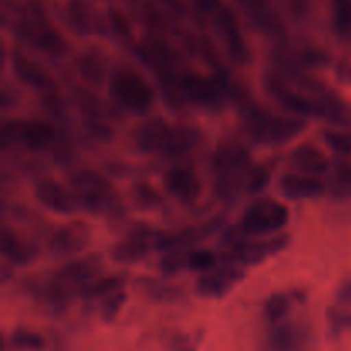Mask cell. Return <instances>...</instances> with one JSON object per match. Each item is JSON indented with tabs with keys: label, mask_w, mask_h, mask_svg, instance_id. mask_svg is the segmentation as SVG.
<instances>
[{
	"label": "cell",
	"mask_w": 351,
	"mask_h": 351,
	"mask_svg": "<svg viewBox=\"0 0 351 351\" xmlns=\"http://www.w3.org/2000/svg\"><path fill=\"white\" fill-rule=\"evenodd\" d=\"M242 112V122L245 132L256 144L263 146H281L297 139L305 129L307 122L298 117H285L271 113L250 101L239 88L233 93Z\"/></svg>",
	"instance_id": "obj_1"
},
{
	"label": "cell",
	"mask_w": 351,
	"mask_h": 351,
	"mask_svg": "<svg viewBox=\"0 0 351 351\" xmlns=\"http://www.w3.org/2000/svg\"><path fill=\"white\" fill-rule=\"evenodd\" d=\"M202 134L191 125H171L161 117L147 119L132 134L134 146L144 154L182 156L201 143Z\"/></svg>",
	"instance_id": "obj_2"
},
{
	"label": "cell",
	"mask_w": 351,
	"mask_h": 351,
	"mask_svg": "<svg viewBox=\"0 0 351 351\" xmlns=\"http://www.w3.org/2000/svg\"><path fill=\"white\" fill-rule=\"evenodd\" d=\"M290 223V209L280 201L263 197L247 206L240 223L225 233V243L242 242L249 239H266L281 232Z\"/></svg>",
	"instance_id": "obj_3"
},
{
	"label": "cell",
	"mask_w": 351,
	"mask_h": 351,
	"mask_svg": "<svg viewBox=\"0 0 351 351\" xmlns=\"http://www.w3.org/2000/svg\"><path fill=\"white\" fill-rule=\"evenodd\" d=\"M252 156L243 144L237 141L221 144L213 158V167L216 171V191L219 197L235 199L247 187V175L250 171Z\"/></svg>",
	"instance_id": "obj_4"
},
{
	"label": "cell",
	"mask_w": 351,
	"mask_h": 351,
	"mask_svg": "<svg viewBox=\"0 0 351 351\" xmlns=\"http://www.w3.org/2000/svg\"><path fill=\"white\" fill-rule=\"evenodd\" d=\"M110 72V95L117 105L134 115H146L156 98L147 79L129 65H120Z\"/></svg>",
	"instance_id": "obj_5"
},
{
	"label": "cell",
	"mask_w": 351,
	"mask_h": 351,
	"mask_svg": "<svg viewBox=\"0 0 351 351\" xmlns=\"http://www.w3.org/2000/svg\"><path fill=\"white\" fill-rule=\"evenodd\" d=\"M290 242V235H285V233L267 237V239L242 240V242L226 247V250L219 254V259H221V264H233V266L240 267L257 266L288 249Z\"/></svg>",
	"instance_id": "obj_6"
},
{
	"label": "cell",
	"mask_w": 351,
	"mask_h": 351,
	"mask_svg": "<svg viewBox=\"0 0 351 351\" xmlns=\"http://www.w3.org/2000/svg\"><path fill=\"white\" fill-rule=\"evenodd\" d=\"M182 98L204 110H219L232 95V86L221 77H208L197 72H185L178 77Z\"/></svg>",
	"instance_id": "obj_7"
},
{
	"label": "cell",
	"mask_w": 351,
	"mask_h": 351,
	"mask_svg": "<svg viewBox=\"0 0 351 351\" xmlns=\"http://www.w3.org/2000/svg\"><path fill=\"white\" fill-rule=\"evenodd\" d=\"M2 137L3 146L10 141L29 151H47L58 143L57 129L43 120H7L2 127Z\"/></svg>",
	"instance_id": "obj_8"
},
{
	"label": "cell",
	"mask_w": 351,
	"mask_h": 351,
	"mask_svg": "<svg viewBox=\"0 0 351 351\" xmlns=\"http://www.w3.org/2000/svg\"><path fill=\"white\" fill-rule=\"evenodd\" d=\"M223 225H225V219H223L221 216H215V218H209L206 219V221L197 223V225L187 226V228L178 230V232H165L163 237L160 239V242L156 243V250L170 252V250L195 249L194 245H197V243L204 242L209 237L221 232Z\"/></svg>",
	"instance_id": "obj_9"
},
{
	"label": "cell",
	"mask_w": 351,
	"mask_h": 351,
	"mask_svg": "<svg viewBox=\"0 0 351 351\" xmlns=\"http://www.w3.org/2000/svg\"><path fill=\"white\" fill-rule=\"evenodd\" d=\"M91 226L82 219H72L51 232L48 249L60 257H71L81 254L91 243Z\"/></svg>",
	"instance_id": "obj_10"
},
{
	"label": "cell",
	"mask_w": 351,
	"mask_h": 351,
	"mask_svg": "<svg viewBox=\"0 0 351 351\" xmlns=\"http://www.w3.org/2000/svg\"><path fill=\"white\" fill-rule=\"evenodd\" d=\"M245 267L219 264L216 269L201 274L195 281V293L202 298H221L245 278Z\"/></svg>",
	"instance_id": "obj_11"
},
{
	"label": "cell",
	"mask_w": 351,
	"mask_h": 351,
	"mask_svg": "<svg viewBox=\"0 0 351 351\" xmlns=\"http://www.w3.org/2000/svg\"><path fill=\"white\" fill-rule=\"evenodd\" d=\"M34 197L43 208H47L51 213H57V215L69 216L82 209L81 201H79L75 192L69 191L67 187H64L58 182L50 180V178H43V180L38 182L36 187H34Z\"/></svg>",
	"instance_id": "obj_12"
},
{
	"label": "cell",
	"mask_w": 351,
	"mask_h": 351,
	"mask_svg": "<svg viewBox=\"0 0 351 351\" xmlns=\"http://www.w3.org/2000/svg\"><path fill=\"white\" fill-rule=\"evenodd\" d=\"M312 332L307 324L297 321H283L271 326L267 336V351H308Z\"/></svg>",
	"instance_id": "obj_13"
},
{
	"label": "cell",
	"mask_w": 351,
	"mask_h": 351,
	"mask_svg": "<svg viewBox=\"0 0 351 351\" xmlns=\"http://www.w3.org/2000/svg\"><path fill=\"white\" fill-rule=\"evenodd\" d=\"M103 271H105V259H103L101 254H89V256L81 257V259L69 261L64 266L58 267L51 276L71 285L72 288H82L98 280Z\"/></svg>",
	"instance_id": "obj_14"
},
{
	"label": "cell",
	"mask_w": 351,
	"mask_h": 351,
	"mask_svg": "<svg viewBox=\"0 0 351 351\" xmlns=\"http://www.w3.org/2000/svg\"><path fill=\"white\" fill-rule=\"evenodd\" d=\"M163 185L165 191L182 204H194L202 195L201 180L191 168H168L163 173Z\"/></svg>",
	"instance_id": "obj_15"
},
{
	"label": "cell",
	"mask_w": 351,
	"mask_h": 351,
	"mask_svg": "<svg viewBox=\"0 0 351 351\" xmlns=\"http://www.w3.org/2000/svg\"><path fill=\"white\" fill-rule=\"evenodd\" d=\"M12 72L21 82L36 89V91L45 93V95L57 91V82L51 77L50 72L45 71L36 60L26 57L21 51L12 53Z\"/></svg>",
	"instance_id": "obj_16"
},
{
	"label": "cell",
	"mask_w": 351,
	"mask_h": 351,
	"mask_svg": "<svg viewBox=\"0 0 351 351\" xmlns=\"http://www.w3.org/2000/svg\"><path fill=\"white\" fill-rule=\"evenodd\" d=\"M280 192L290 201L317 199L328 194V184L315 175L287 173L280 178Z\"/></svg>",
	"instance_id": "obj_17"
},
{
	"label": "cell",
	"mask_w": 351,
	"mask_h": 351,
	"mask_svg": "<svg viewBox=\"0 0 351 351\" xmlns=\"http://www.w3.org/2000/svg\"><path fill=\"white\" fill-rule=\"evenodd\" d=\"M0 250L3 259L9 261L12 266H27L38 257V249L31 242L19 235L16 230L3 225L0 233Z\"/></svg>",
	"instance_id": "obj_18"
},
{
	"label": "cell",
	"mask_w": 351,
	"mask_h": 351,
	"mask_svg": "<svg viewBox=\"0 0 351 351\" xmlns=\"http://www.w3.org/2000/svg\"><path fill=\"white\" fill-rule=\"evenodd\" d=\"M136 290L139 291L144 300L151 302V304H180L187 298L184 288L168 283L165 280H156V278H137Z\"/></svg>",
	"instance_id": "obj_19"
},
{
	"label": "cell",
	"mask_w": 351,
	"mask_h": 351,
	"mask_svg": "<svg viewBox=\"0 0 351 351\" xmlns=\"http://www.w3.org/2000/svg\"><path fill=\"white\" fill-rule=\"evenodd\" d=\"M72 287L57 280V278H48V280L40 281V283L31 285V293L40 302L43 307L50 308L51 312H62L67 308L71 302Z\"/></svg>",
	"instance_id": "obj_20"
},
{
	"label": "cell",
	"mask_w": 351,
	"mask_h": 351,
	"mask_svg": "<svg viewBox=\"0 0 351 351\" xmlns=\"http://www.w3.org/2000/svg\"><path fill=\"white\" fill-rule=\"evenodd\" d=\"M288 161L297 170V173L319 177V175H324L331 170V161L326 156L324 151L312 146V144H300V146L295 147L290 153Z\"/></svg>",
	"instance_id": "obj_21"
},
{
	"label": "cell",
	"mask_w": 351,
	"mask_h": 351,
	"mask_svg": "<svg viewBox=\"0 0 351 351\" xmlns=\"http://www.w3.org/2000/svg\"><path fill=\"white\" fill-rule=\"evenodd\" d=\"M24 36L29 38L34 48L50 55V57H62L69 50L64 36L57 29L47 26V24H26L24 26Z\"/></svg>",
	"instance_id": "obj_22"
},
{
	"label": "cell",
	"mask_w": 351,
	"mask_h": 351,
	"mask_svg": "<svg viewBox=\"0 0 351 351\" xmlns=\"http://www.w3.org/2000/svg\"><path fill=\"white\" fill-rule=\"evenodd\" d=\"M69 180H71V187L74 189L79 199L98 197V195L117 192L112 182L96 170H79L72 173Z\"/></svg>",
	"instance_id": "obj_23"
},
{
	"label": "cell",
	"mask_w": 351,
	"mask_h": 351,
	"mask_svg": "<svg viewBox=\"0 0 351 351\" xmlns=\"http://www.w3.org/2000/svg\"><path fill=\"white\" fill-rule=\"evenodd\" d=\"M153 250H156V243L151 240L139 239V237H125L110 249V257L123 266H132V264L146 259Z\"/></svg>",
	"instance_id": "obj_24"
},
{
	"label": "cell",
	"mask_w": 351,
	"mask_h": 351,
	"mask_svg": "<svg viewBox=\"0 0 351 351\" xmlns=\"http://www.w3.org/2000/svg\"><path fill=\"white\" fill-rule=\"evenodd\" d=\"M307 300V291L295 288L290 291H276L264 302V317L271 326L280 324L287 319L288 312L295 304H304Z\"/></svg>",
	"instance_id": "obj_25"
},
{
	"label": "cell",
	"mask_w": 351,
	"mask_h": 351,
	"mask_svg": "<svg viewBox=\"0 0 351 351\" xmlns=\"http://www.w3.org/2000/svg\"><path fill=\"white\" fill-rule=\"evenodd\" d=\"M322 120L341 129L351 127V103L329 89L322 96Z\"/></svg>",
	"instance_id": "obj_26"
},
{
	"label": "cell",
	"mask_w": 351,
	"mask_h": 351,
	"mask_svg": "<svg viewBox=\"0 0 351 351\" xmlns=\"http://www.w3.org/2000/svg\"><path fill=\"white\" fill-rule=\"evenodd\" d=\"M218 23L223 31V36H225L230 57H232L237 64H245L247 58H249V51H247L245 43H243L242 34H240L239 26H237L235 17H233L228 10H221L218 17Z\"/></svg>",
	"instance_id": "obj_27"
},
{
	"label": "cell",
	"mask_w": 351,
	"mask_h": 351,
	"mask_svg": "<svg viewBox=\"0 0 351 351\" xmlns=\"http://www.w3.org/2000/svg\"><path fill=\"white\" fill-rule=\"evenodd\" d=\"M125 274H110V276H99L93 283L86 285L81 288V295L86 300H105L110 295L117 293L125 285Z\"/></svg>",
	"instance_id": "obj_28"
},
{
	"label": "cell",
	"mask_w": 351,
	"mask_h": 351,
	"mask_svg": "<svg viewBox=\"0 0 351 351\" xmlns=\"http://www.w3.org/2000/svg\"><path fill=\"white\" fill-rule=\"evenodd\" d=\"M75 67H77L79 74L84 81L91 82V84L101 86L103 82L108 81L110 74L108 69H106L105 60H103L99 55L96 53H84L77 58L75 62Z\"/></svg>",
	"instance_id": "obj_29"
},
{
	"label": "cell",
	"mask_w": 351,
	"mask_h": 351,
	"mask_svg": "<svg viewBox=\"0 0 351 351\" xmlns=\"http://www.w3.org/2000/svg\"><path fill=\"white\" fill-rule=\"evenodd\" d=\"M328 194L338 201L351 197V165L339 163L332 168L328 182Z\"/></svg>",
	"instance_id": "obj_30"
},
{
	"label": "cell",
	"mask_w": 351,
	"mask_h": 351,
	"mask_svg": "<svg viewBox=\"0 0 351 351\" xmlns=\"http://www.w3.org/2000/svg\"><path fill=\"white\" fill-rule=\"evenodd\" d=\"M130 197L141 209H158L163 206V195L146 182H137L130 189Z\"/></svg>",
	"instance_id": "obj_31"
},
{
	"label": "cell",
	"mask_w": 351,
	"mask_h": 351,
	"mask_svg": "<svg viewBox=\"0 0 351 351\" xmlns=\"http://www.w3.org/2000/svg\"><path fill=\"white\" fill-rule=\"evenodd\" d=\"M10 346L17 351H41L47 346L43 336L26 328L14 329L9 338Z\"/></svg>",
	"instance_id": "obj_32"
},
{
	"label": "cell",
	"mask_w": 351,
	"mask_h": 351,
	"mask_svg": "<svg viewBox=\"0 0 351 351\" xmlns=\"http://www.w3.org/2000/svg\"><path fill=\"white\" fill-rule=\"evenodd\" d=\"M189 250H170L165 252L163 257L158 263V269L165 278H173L180 274L182 271L189 269Z\"/></svg>",
	"instance_id": "obj_33"
},
{
	"label": "cell",
	"mask_w": 351,
	"mask_h": 351,
	"mask_svg": "<svg viewBox=\"0 0 351 351\" xmlns=\"http://www.w3.org/2000/svg\"><path fill=\"white\" fill-rule=\"evenodd\" d=\"M221 264L219 254L209 249H191L189 250V271L209 273Z\"/></svg>",
	"instance_id": "obj_34"
},
{
	"label": "cell",
	"mask_w": 351,
	"mask_h": 351,
	"mask_svg": "<svg viewBox=\"0 0 351 351\" xmlns=\"http://www.w3.org/2000/svg\"><path fill=\"white\" fill-rule=\"evenodd\" d=\"M202 332H182L171 331L165 338L167 351H197Z\"/></svg>",
	"instance_id": "obj_35"
},
{
	"label": "cell",
	"mask_w": 351,
	"mask_h": 351,
	"mask_svg": "<svg viewBox=\"0 0 351 351\" xmlns=\"http://www.w3.org/2000/svg\"><path fill=\"white\" fill-rule=\"evenodd\" d=\"M322 139L338 156H351V134L346 130H324Z\"/></svg>",
	"instance_id": "obj_36"
},
{
	"label": "cell",
	"mask_w": 351,
	"mask_h": 351,
	"mask_svg": "<svg viewBox=\"0 0 351 351\" xmlns=\"http://www.w3.org/2000/svg\"><path fill=\"white\" fill-rule=\"evenodd\" d=\"M271 168L266 165H257V167L250 168L249 175H247V191L250 194H259L264 189L269 185L271 182Z\"/></svg>",
	"instance_id": "obj_37"
},
{
	"label": "cell",
	"mask_w": 351,
	"mask_h": 351,
	"mask_svg": "<svg viewBox=\"0 0 351 351\" xmlns=\"http://www.w3.org/2000/svg\"><path fill=\"white\" fill-rule=\"evenodd\" d=\"M127 302V293L123 290L117 291V293L110 295V297H106L105 300H101V308H99V312H101V319L105 322H113L117 317H119L120 311H122V307L125 305Z\"/></svg>",
	"instance_id": "obj_38"
},
{
	"label": "cell",
	"mask_w": 351,
	"mask_h": 351,
	"mask_svg": "<svg viewBox=\"0 0 351 351\" xmlns=\"http://www.w3.org/2000/svg\"><path fill=\"white\" fill-rule=\"evenodd\" d=\"M71 17L74 21L75 27H79L82 33H91V31H95L88 5L84 2H81V0H75V2L71 3Z\"/></svg>",
	"instance_id": "obj_39"
},
{
	"label": "cell",
	"mask_w": 351,
	"mask_h": 351,
	"mask_svg": "<svg viewBox=\"0 0 351 351\" xmlns=\"http://www.w3.org/2000/svg\"><path fill=\"white\" fill-rule=\"evenodd\" d=\"M336 27L341 33L351 29V2L350 0H336Z\"/></svg>",
	"instance_id": "obj_40"
},
{
	"label": "cell",
	"mask_w": 351,
	"mask_h": 351,
	"mask_svg": "<svg viewBox=\"0 0 351 351\" xmlns=\"http://www.w3.org/2000/svg\"><path fill=\"white\" fill-rule=\"evenodd\" d=\"M336 307H351V280L343 281L341 287L338 288V293H336Z\"/></svg>",
	"instance_id": "obj_41"
},
{
	"label": "cell",
	"mask_w": 351,
	"mask_h": 351,
	"mask_svg": "<svg viewBox=\"0 0 351 351\" xmlns=\"http://www.w3.org/2000/svg\"><path fill=\"white\" fill-rule=\"evenodd\" d=\"M110 21H112V26L117 33L122 34V36H130L129 23H127L125 17L120 16L117 10H110Z\"/></svg>",
	"instance_id": "obj_42"
},
{
	"label": "cell",
	"mask_w": 351,
	"mask_h": 351,
	"mask_svg": "<svg viewBox=\"0 0 351 351\" xmlns=\"http://www.w3.org/2000/svg\"><path fill=\"white\" fill-rule=\"evenodd\" d=\"M336 75L341 82L351 84V64L350 62H339L338 67H336Z\"/></svg>",
	"instance_id": "obj_43"
},
{
	"label": "cell",
	"mask_w": 351,
	"mask_h": 351,
	"mask_svg": "<svg viewBox=\"0 0 351 351\" xmlns=\"http://www.w3.org/2000/svg\"><path fill=\"white\" fill-rule=\"evenodd\" d=\"M218 0H197V7L206 12H211V10L218 9Z\"/></svg>",
	"instance_id": "obj_44"
}]
</instances>
